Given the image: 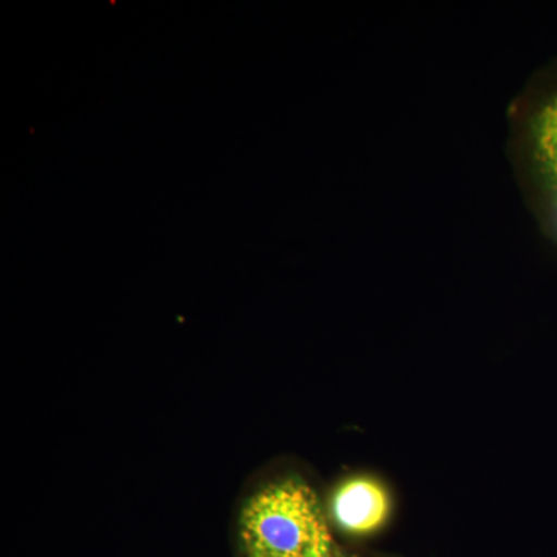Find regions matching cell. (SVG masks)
Segmentation results:
<instances>
[{"mask_svg":"<svg viewBox=\"0 0 557 557\" xmlns=\"http://www.w3.org/2000/svg\"><path fill=\"white\" fill-rule=\"evenodd\" d=\"M249 557H335L313 491L296 480L267 487L242 519Z\"/></svg>","mask_w":557,"mask_h":557,"instance_id":"cell-1","label":"cell"},{"mask_svg":"<svg viewBox=\"0 0 557 557\" xmlns=\"http://www.w3.org/2000/svg\"><path fill=\"white\" fill-rule=\"evenodd\" d=\"M333 518L343 530L368 534L386 522L391 504L386 490L372 479H351L333 496Z\"/></svg>","mask_w":557,"mask_h":557,"instance_id":"cell-2","label":"cell"},{"mask_svg":"<svg viewBox=\"0 0 557 557\" xmlns=\"http://www.w3.org/2000/svg\"><path fill=\"white\" fill-rule=\"evenodd\" d=\"M534 163L552 199L557 219V91L542 102L531 121Z\"/></svg>","mask_w":557,"mask_h":557,"instance_id":"cell-3","label":"cell"}]
</instances>
